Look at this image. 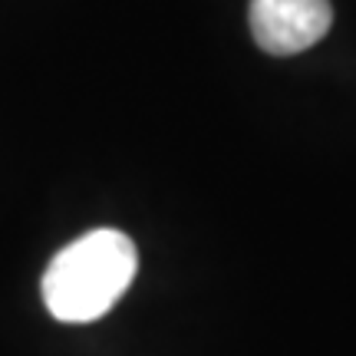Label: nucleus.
I'll return each instance as SVG.
<instances>
[{
	"mask_svg": "<svg viewBox=\"0 0 356 356\" xmlns=\"http://www.w3.org/2000/svg\"><path fill=\"white\" fill-rule=\"evenodd\" d=\"M139 270L129 234L96 228L66 244L43 270V304L60 323H92L109 314Z\"/></svg>",
	"mask_w": 356,
	"mask_h": 356,
	"instance_id": "1",
	"label": "nucleus"
},
{
	"mask_svg": "<svg viewBox=\"0 0 356 356\" xmlns=\"http://www.w3.org/2000/svg\"><path fill=\"white\" fill-rule=\"evenodd\" d=\"M248 24L264 53L293 56L327 37L333 7L330 0H251Z\"/></svg>",
	"mask_w": 356,
	"mask_h": 356,
	"instance_id": "2",
	"label": "nucleus"
}]
</instances>
